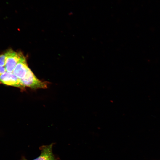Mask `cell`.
Returning <instances> with one entry per match:
<instances>
[{"mask_svg": "<svg viewBox=\"0 0 160 160\" xmlns=\"http://www.w3.org/2000/svg\"><path fill=\"white\" fill-rule=\"evenodd\" d=\"M20 81L24 88L28 87L33 89L46 88L48 83L47 82L42 81L37 79L29 68L25 76L23 79H20Z\"/></svg>", "mask_w": 160, "mask_h": 160, "instance_id": "6da1fadb", "label": "cell"}, {"mask_svg": "<svg viewBox=\"0 0 160 160\" xmlns=\"http://www.w3.org/2000/svg\"><path fill=\"white\" fill-rule=\"evenodd\" d=\"M5 53L6 56L5 66L6 71L9 72H12L23 55L20 52H16L11 49Z\"/></svg>", "mask_w": 160, "mask_h": 160, "instance_id": "7a4b0ae2", "label": "cell"}, {"mask_svg": "<svg viewBox=\"0 0 160 160\" xmlns=\"http://www.w3.org/2000/svg\"><path fill=\"white\" fill-rule=\"evenodd\" d=\"M55 143H53L49 145H44L41 146L39 149L41 153L39 156L32 160H60L57 156L54 154L52 151V148ZM21 160H28L24 156H22Z\"/></svg>", "mask_w": 160, "mask_h": 160, "instance_id": "3957f363", "label": "cell"}, {"mask_svg": "<svg viewBox=\"0 0 160 160\" xmlns=\"http://www.w3.org/2000/svg\"><path fill=\"white\" fill-rule=\"evenodd\" d=\"M0 82L4 84L17 87L24 89L20 79L12 72H5L0 76Z\"/></svg>", "mask_w": 160, "mask_h": 160, "instance_id": "277c9868", "label": "cell"}, {"mask_svg": "<svg viewBox=\"0 0 160 160\" xmlns=\"http://www.w3.org/2000/svg\"><path fill=\"white\" fill-rule=\"evenodd\" d=\"M28 68L25 58L23 55L15 66L13 73L19 79H22L25 76Z\"/></svg>", "mask_w": 160, "mask_h": 160, "instance_id": "5b68a950", "label": "cell"}, {"mask_svg": "<svg viewBox=\"0 0 160 160\" xmlns=\"http://www.w3.org/2000/svg\"><path fill=\"white\" fill-rule=\"evenodd\" d=\"M6 56L5 53L0 55V66H5Z\"/></svg>", "mask_w": 160, "mask_h": 160, "instance_id": "8992f818", "label": "cell"}, {"mask_svg": "<svg viewBox=\"0 0 160 160\" xmlns=\"http://www.w3.org/2000/svg\"><path fill=\"white\" fill-rule=\"evenodd\" d=\"M6 70L4 66H0V76L6 72Z\"/></svg>", "mask_w": 160, "mask_h": 160, "instance_id": "52a82bcc", "label": "cell"}]
</instances>
